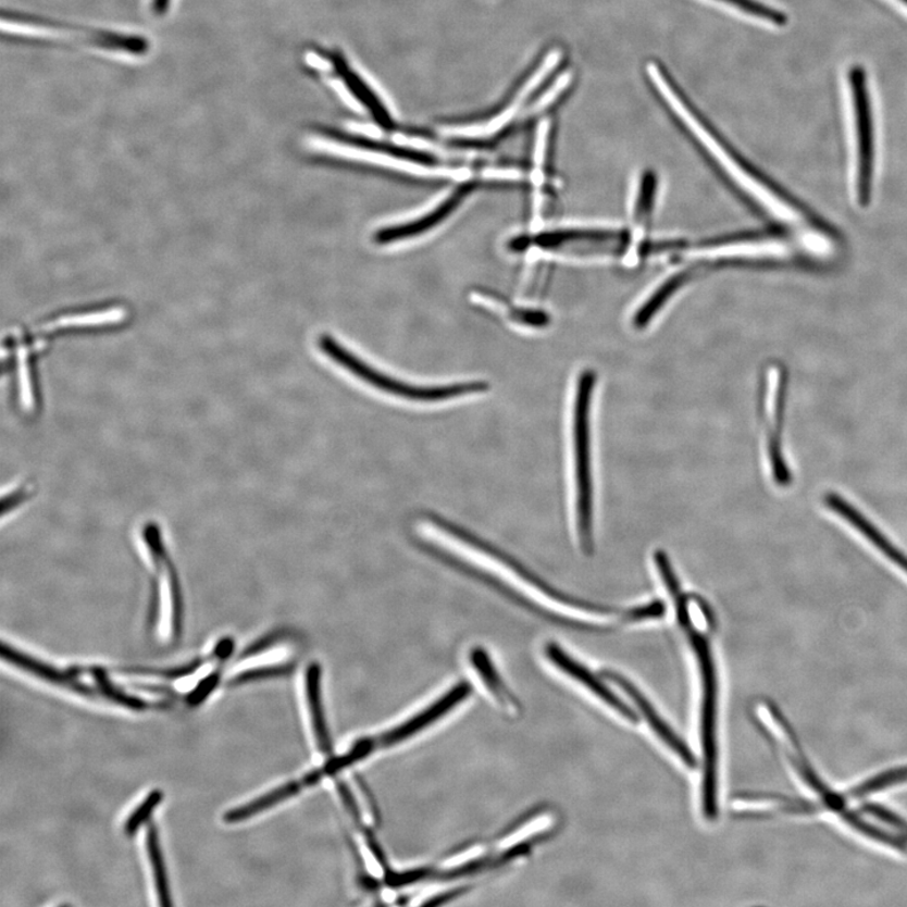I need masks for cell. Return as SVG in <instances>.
Listing matches in <instances>:
<instances>
[{"instance_id": "cell-1", "label": "cell", "mask_w": 907, "mask_h": 907, "mask_svg": "<svg viewBox=\"0 0 907 907\" xmlns=\"http://www.w3.org/2000/svg\"><path fill=\"white\" fill-rule=\"evenodd\" d=\"M755 722L758 723L762 734L769 742L778 747L791 768L805 783L809 791L813 792L817 800L793 799L781 797V795L769 793H743L737 794L731 800V810L737 817L761 818L775 815H805L813 816L819 813H834L847 823L850 829L866 835L874 842L883 843L898 850L907 853V843L896 837L895 834L877 829L863 818L865 808L854 807L853 803L862 800L873 793L883 791L878 776L859 784L847 792H835L817 771L811 768L808 759L800 749L798 738H795L794 731L784 715L773 704L762 706L756 713Z\"/></svg>"}, {"instance_id": "cell-2", "label": "cell", "mask_w": 907, "mask_h": 907, "mask_svg": "<svg viewBox=\"0 0 907 907\" xmlns=\"http://www.w3.org/2000/svg\"><path fill=\"white\" fill-rule=\"evenodd\" d=\"M418 530L430 543L487 572L556 623L592 632L614 631L631 623V608L604 607L557 592L520 563L447 522L425 517L418 522Z\"/></svg>"}, {"instance_id": "cell-3", "label": "cell", "mask_w": 907, "mask_h": 907, "mask_svg": "<svg viewBox=\"0 0 907 907\" xmlns=\"http://www.w3.org/2000/svg\"><path fill=\"white\" fill-rule=\"evenodd\" d=\"M674 608L697 664L699 740L704 755L701 805L707 821H715L719 815V682L712 647L716 616L711 605L694 593L681 596Z\"/></svg>"}, {"instance_id": "cell-4", "label": "cell", "mask_w": 907, "mask_h": 907, "mask_svg": "<svg viewBox=\"0 0 907 907\" xmlns=\"http://www.w3.org/2000/svg\"><path fill=\"white\" fill-rule=\"evenodd\" d=\"M137 545L149 580L150 631H165L172 642H178L183 633L185 602L177 564L161 524L153 520L142 523L137 533Z\"/></svg>"}, {"instance_id": "cell-5", "label": "cell", "mask_w": 907, "mask_h": 907, "mask_svg": "<svg viewBox=\"0 0 907 907\" xmlns=\"http://www.w3.org/2000/svg\"><path fill=\"white\" fill-rule=\"evenodd\" d=\"M648 75L657 86L660 95L667 100L668 105L672 108L675 114L681 117V121L689 127V131L696 135L699 141L710 151V153L718 159L719 163L726 170L732 178H734L738 186L744 188L755 201H758L763 209L768 210L770 214L784 224L797 226L805 220L798 207L786 200L784 196L769 185L766 181L759 177L749 166H747L735 156L721 145V142L713 137L710 131L692 114V111L680 98V95L673 90V87L668 83V79L656 63H649Z\"/></svg>"}, {"instance_id": "cell-6", "label": "cell", "mask_w": 907, "mask_h": 907, "mask_svg": "<svg viewBox=\"0 0 907 907\" xmlns=\"http://www.w3.org/2000/svg\"><path fill=\"white\" fill-rule=\"evenodd\" d=\"M596 375L585 370L580 373L572 401L571 447L574 476V512L577 539L585 554L594 550V487L592 465V401Z\"/></svg>"}, {"instance_id": "cell-7", "label": "cell", "mask_w": 907, "mask_h": 907, "mask_svg": "<svg viewBox=\"0 0 907 907\" xmlns=\"http://www.w3.org/2000/svg\"><path fill=\"white\" fill-rule=\"evenodd\" d=\"M318 346L325 356L339 364L340 368L351 372L357 378L364 381L365 384L380 389V392L400 397V399L418 402H439L481 394L488 389L485 382H465V384L436 387L409 385L408 382L387 376L385 373L371 368L370 364L349 352L346 347L340 346L339 341L328 336V334H324L318 339Z\"/></svg>"}, {"instance_id": "cell-8", "label": "cell", "mask_w": 907, "mask_h": 907, "mask_svg": "<svg viewBox=\"0 0 907 907\" xmlns=\"http://www.w3.org/2000/svg\"><path fill=\"white\" fill-rule=\"evenodd\" d=\"M11 21L12 26H22V32L15 34L20 36L63 37L71 39V42L92 47V49L127 55H145L149 50L147 38L129 34V32L71 26L50 20L35 18L34 15L26 17L25 14L15 13L11 15Z\"/></svg>"}, {"instance_id": "cell-9", "label": "cell", "mask_w": 907, "mask_h": 907, "mask_svg": "<svg viewBox=\"0 0 907 907\" xmlns=\"http://www.w3.org/2000/svg\"><path fill=\"white\" fill-rule=\"evenodd\" d=\"M850 95H853L856 126V162L853 182L854 201L866 206L870 201L874 171V133L871 95L866 70L861 65L850 67Z\"/></svg>"}, {"instance_id": "cell-10", "label": "cell", "mask_w": 907, "mask_h": 907, "mask_svg": "<svg viewBox=\"0 0 907 907\" xmlns=\"http://www.w3.org/2000/svg\"><path fill=\"white\" fill-rule=\"evenodd\" d=\"M625 243V234L608 228H563L533 238L541 249L585 259L616 257Z\"/></svg>"}, {"instance_id": "cell-11", "label": "cell", "mask_w": 907, "mask_h": 907, "mask_svg": "<svg viewBox=\"0 0 907 907\" xmlns=\"http://www.w3.org/2000/svg\"><path fill=\"white\" fill-rule=\"evenodd\" d=\"M784 375L776 365H771L763 382L762 421L766 425L768 453L774 481L781 487L792 482V474L784 459L782 433L784 420Z\"/></svg>"}, {"instance_id": "cell-12", "label": "cell", "mask_w": 907, "mask_h": 907, "mask_svg": "<svg viewBox=\"0 0 907 907\" xmlns=\"http://www.w3.org/2000/svg\"><path fill=\"white\" fill-rule=\"evenodd\" d=\"M545 655L557 670L581 684L594 697L598 698L600 703L607 705L611 711L617 712L620 718L631 723L639 721V716L635 711V708L624 703L614 691L608 687V684L602 681L604 678L601 674H595L586 666L581 664L567 650H563L559 644L548 643L545 648Z\"/></svg>"}, {"instance_id": "cell-13", "label": "cell", "mask_w": 907, "mask_h": 907, "mask_svg": "<svg viewBox=\"0 0 907 907\" xmlns=\"http://www.w3.org/2000/svg\"><path fill=\"white\" fill-rule=\"evenodd\" d=\"M600 674L605 681H608L610 684H614L617 688L622 691L623 694L630 698L635 711L643 716V719L647 721L650 730L655 732L660 742H662L674 755H678V758L684 763V766L689 769L697 767V760L694 753L691 751L688 745L684 743L678 734H675V732L662 718H660V715L654 705L648 701L647 697H644L638 687L634 686V683L623 678L622 674L616 671L602 670Z\"/></svg>"}, {"instance_id": "cell-14", "label": "cell", "mask_w": 907, "mask_h": 907, "mask_svg": "<svg viewBox=\"0 0 907 907\" xmlns=\"http://www.w3.org/2000/svg\"><path fill=\"white\" fill-rule=\"evenodd\" d=\"M824 505L831 509L832 512L838 514L841 519L845 520L857 530L861 535L869 539L870 543L878 548L890 561H893L896 567L900 568L907 574V556L898 550V548L891 543V541L883 535V533L874 526V524L866 519L861 511L850 505L848 500L842 498L835 493H827L823 498Z\"/></svg>"}, {"instance_id": "cell-15", "label": "cell", "mask_w": 907, "mask_h": 907, "mask_svg": "<svg viewBox=\"0 0 907 907\" xmlns=\"http://www.w3.org/2000/svg\"><path fill=\"white\" fill-rule=\"evenodd\" d=\"M473 185H463L451 194L447 200L437 206L436 209L409 224L389 226L382 228L375 236V241L380 245L395 244L409 238L424 235L427 231L439 226L443 221L449 219L453 212L459 209L465 198L472 194Z\"/></svg>"}, {"instance_id": "cell-16", "label": "cell", "mask_w": 907, "mask_h": 907, "mask_svg": "<svg viewBox=\"0 0 907 907\" xmlns=\"http://www.w3.org/2000/svg\"><path fill=\"white\" fill-rule=\"evenodd\" d=\"M2 658L14 666L22 668V670L38 675L39 679L59 684V686L75 691L77 694L89 697L99 696V692L97 689L77 681L73 674L69 672H60L59 670H55L54 667L39 662V660L28 657L27 655L22 654V651L8 646L7 643L2 644Z\"/></svg>"}, {"instance_id": "cell-17", "label": "cell", "mask_w": 907, "mask_h": 907, "mask_svg": "<svg viewBox=\"0 0 907 907\" xmlns=\"http://www.w3.org/2000/svg\"><path fill=\"white\" fill-rule=\"evenodd\" d=\"M306 698L310 723L314 735L316 749L321 753L330 749V735L324 719V708L321 691V668L310 664L306 674Z\"/></svg>"}, {"instance_id": "cell-18", "label": "cell", "mask_w": 907, "mask_h": 907, "mask_svg": "<svg viewBox=\"0 0 907 907\" xmlns=\"http://www.w3.org/2000/svg\"><path fill=\"white\" fill-rule=\"evenodd\" d=\"M471 662L476 672H479L483 683H485V687H487L489 694L493 698H496V703L509 715L519 713L521 710L519 701H517V698L511 694V691L506 687V684L502 679H500L496 667L492 664L487 651L481 648L473 649L471 654Z\"/></svg>"}, {"instance_id": "cell-19", "label": "cell", "mask_w": 907, "mask_h": 907, "mask_svg": "<svg viewBox=\"0 0 907 907\" xmlns=\"http://www.w3.org/2000/svg\"><path fill=\"white\" fill-rule=\"evenodd\" d=\"M312 784L313 783L310 781L309 775L302 778L299 782L285 784L277 787V790L273 792L262 795L261 798L248 803V805L228 810L224 816V821L229 824L244 822L246 819H250L253 816L261 813V811L273 808L278 805V803L294 797V795L298 794L301 790H305V786Z\"/></svg>"}, {"instance_id": "cell-20", "label": "cell", "mask_w": 907, "mask_h": 907, "mask_svg": "<svg viewBox=\"0 0 907 907\" xmlns=\"http://www.w3.org/2000/svg\"><path fill=\"white\" fill-rule=\"evenodd\" d=\"M688 273L680 272L658 285L654 293L647 299H644L643 305L636 310L634 314V324L636 327H646L654 318L659 314L667 301L670 300L675 291H678L684 282L687 281Z\"/></svg>"}, {"instance_id": "cell-21", "label": "cell", "mask_w": 907, "mask_h": 907, "mask_svg": "<svg viewBox=\"0 0 907 907\" xmlns=\"http://www.w3.org/2000/svg\"><path fill=\"white\" fill-rule=\"evenodd\" d=\"M69 673L73 675H78L82 673H90L95 681H97L98 686L100 687L102 697H107L111 699V701L132 708L135 711H142L147 710V708H166L170 706L169 703H147L145 699L139 697L126 695L125 692L114 687V684L111 683L108 679L107 672L101 670V668H79L74 667L71 670H67Z\"/></svg>"}, {"instance_id": "cell-22", "label": "cell", "mask_w": 907, "mask_h": 907, "mask_svg": "<svg viewBox=\"0 0 907 907\" xmlns=\"http://www.w3.org/2000/svg\"><path fill=\"white\" fill-rule=\"evenodd\" d=\"M146 843L149 861L151 863V867H153L154 882L157 887V894L159 897V904L163 906H171L172 902L170 895L169 880H166V871L163 861V855L161 847H159L158 833L153 823H150L148 825Z\"/></svg>"}, {"instance_id": "cell-23", "label": "cell", "mask_w": 907, "mask_h": 907, "mask_svg": "<svg viewBox=\"0 0 907 907\" xmlns=\"http://www.w3.org/2000/svg\"><path fill=\"white\" fill-rule=\"evenodd\" d=\"M338 793L344 799L345 806L357 821L363 824H373L375 822V810H373L372 802L365 791L355 783H344L338 785Z\"/></svg>"}, {"instance_id": "cell-24", "label": "cell", "mask_w": 907, "mask_h": 907, "mask_svg": "<svg viewBox=\"0 0 907 907\" xmlns=\"http://www.w3.org/2000/svg\"><path fill=\"white\" fill-rule=\"evenodd\" d=\"M126 312L122 308H114L105 310V312H98L84 315L63 316L60 320L46 324L44 331H54L61 328L74 327H95V325L114 324L124 321Z\"/></svg>"}, {"instance_id": "cell-25", "label": "cell", "mask_w": 907, "mask_h": 907, "mask_svg": "<svg viewBox=\"0 0 907 907\" xmlns=\"http://www.w3.org/2000/svg\"><path fill=\"white\" fill-rule=\"evenodd\" d=\"M28 356V349L20 346L17 349L18 405L23 413L32 417L37 410V399L34 384H32Z\"/></svg>"}, {"instance_id": "cell-26", "label": "cell", "mask_w": 907, "mask_h": 907, "mask_svg": "<svg viewBox=\"0 0 907 907\" xmlns=\"http://www.w3.org/2000/svg\"><path fill=\"white\" fill-rule=\"evenodd\" d=\"M718 2L728 4L732 8H737L738 11L751 15L754 18L770 23V25L776 27H784L787 25L786 14L775 10V8L755 2V0H718Z\"/></svg>"}, {"instance_id": "cell-27", "label": "cell", "mask_w": 907, "mask_h": 907, "mask_svg": "<svg viewBox=\"0 0 907 907\" xmlns=\"http://www.w3.org/2000/svg\"><path fill=\"white\" fill-rule=\"evenodd\" d=\"M36 496V488L35 484L30 481L22 482L14 487L10 488V490L5 492L2 499V515L3 519H7L8 515H12L15 512H18L23 506H26L30 502V499Z\"/></svg>"}, {"instance_id": "cell-28", "label": "cell", "mask_w": 907, "mask_h": 907, "mask_svg": "<svg viewBox=\"0 0 907 907\" xmlns=\"http://www.w3.org/2000/svg\"><path fill=\"white\" fill-rule=\"evenodd\" d=\"M163 800V793L161 791H153L148 794V797L141 805L135 809L125 823V833L133 837L138 832L141 824L147 821L149 816L153 813L159 803Z\"/></svg>"}, {"instance_id": "cell-29", "label": "cell", "mask_w": 907, "mask_h": 907, "mask_svg": "<svg viewBox=\"0 0 907 907\" xmlns=\"http://www.w3.org/2000/svg\"><path fill=\"white\" fill-rule=\"evenodd\" d=\"M561 61V52L560 51H552L548 53L547 58L541 66L537 69L536 73L533 74L529 79L527 83L522 86V89L519 92V97H517L515 102L521 103L524 99L530 97L532 91H535L536 87L539 86L544 79L550 75L551 71L559 65Z\"/></svg>"}, {"instance_id": "cell-30", "label": "cell", "mask_w": 907, "mask_h": 907, "mask_svg": "<svg viewBox=\"0 0 907 907\" xmlns=\"http://www.w3.org/2000/svg\"><path fill=\"white\" fill-rule=\"evenodd\" d=\"M289 670L290 664L288 663H274L254 667L251 668V670L237 674L236 678L233 681H231V683L241 684L251 681L277 678V675L288 673Z\"/></svg>"}, {"instance_id": "cell-31", "label": "cell", "mask_w": 907, "mask_h": 907, "mask_svg": "<svg viewBox=\"0 0 907 907\" xmlns=\"http://www.w3.org/2000/svg\"><path fill=\"white\" fill-rule=\"evenodd\" d=\"M571 77V73H564L557 78L555 84L548 87L547 91L541 95L536 102L533 103V105L527 110L529 114L539 113V111L550 107L551 103L560 97V94L570 85Z\"/></svg>"}, {"instance_id": "cell-32", "label": "cell", "mask_w": 907, "mask_h": 907, "mask_svg": "<svg viewBox=\"0 0 907 907\" xmlns=\"http://www.w3.org/2000/svg\"><path fill=\"white\" fill-rule=\"evenodd\" d=\"M220 678L221 675L219 671L212 672L209 678H206L198 683L197 687L192 692H189L186 696V703L194 707L201 705L204 699L209 697L214 689H216Z\"/></svg>"}, {"instance_id": "cell-33", "label": "cell", "mask_w": 907, "mask_h": 907, "mask_svg": "<svg viewBox=\"0 0 907 907\" xmlns=\"http://www.w3.org/2000/svg\"><path fill=\"white\" fill-rule=\"evenodd\" d=\"M330 85L337 92L338 97L345 101L347 107L357 111V113H364V107L361 101L355 97L345 83H341L340 79H330Z\"/></svg>"}, {"instance_id": "cell-34", "label": "cell", "mask_w": 907, "mask_h": 907, "mask_svg": "<svg viewBox=\"0 0 907 907\" xmlns=\"http://www.w3.org/2000/svg\"><path fill=\"white\" fill-rule=\"evenodd\" d=\"M548 132H550V123L547 121L541 123L537 131L535 148V162L537 165L543 164L546 157Z\"/></svg>"}, {"instance_id": "cell-35", "label": "cell", "mask_w": 907, "mask_h": 907, "mask_svg": "<svg viewBox=\"0 0 907 907\" xmlns=\"http://www.w3.org/2000/svg\"><path fill=\"white\" fill-rule=\"evenodd\" d=\"M127 687L133 689L146 691L150 692V694H158L164 696H173L174 692L170 688L162 687V686H150V684L145 683H127Z\"/></svg>"}, {"instance_id": "cell-36", "label": "cell", "mask_w": 907, "mask_h": 907, "mask_svg": "<svg viewBox=\"0 0 907 907\" xmlns=\"http://www.w3.org/2000/svg\"><path fill=\"white\" fill-rule=\"evenodd\" d=\"M151 13L162 17L170 10L171 0H148Z\"/></svg>"}, {"instance_id": "cell-37", "label": "cell", "mask_w": 907, "mask_h": 907, "mask_svg": "<svg viewBox=\"0 0 907 907\" xmlns=\"http://www.w3.org/2000/svg\"><path fill=\"white\" fill-rule=\"evenodd\" d=\"M306 61L310 67L321 70V71H330L331 63L320 58V55L315 53H308Z\"/></svg>"}, {"instance_id": "cell-38", "label": "cell", "mask_w": 907, "mask_h": 907, "mask_svg": "<svg viewBox=\"0 0 907 907\" xmlns=\"http://www.w3.org/2000/svg\"><path fill=\"white\" fill-rule=\"evenodd\" d=\"M349 127H351V131H353L356 133H361V134L368 135V137H371V138L372 137L375 138L378 135V129H377L376 126L351 124V125H349Z\"/></svg>"}, {"instance_id": "cell-39", "label": "cell", "mask_w": 907, "mask_h": 907, "mask_svg": "<svg viewBox=\"0 0 907 907\" xmlns=\"http://www.w3.org/2000/svg\"><path fill=\"white\" fill-rule=\"evenodd\" d=\"M902 2H903V3H905V4L907 5V0H902Z\"/></svg>"}]
</instances>
